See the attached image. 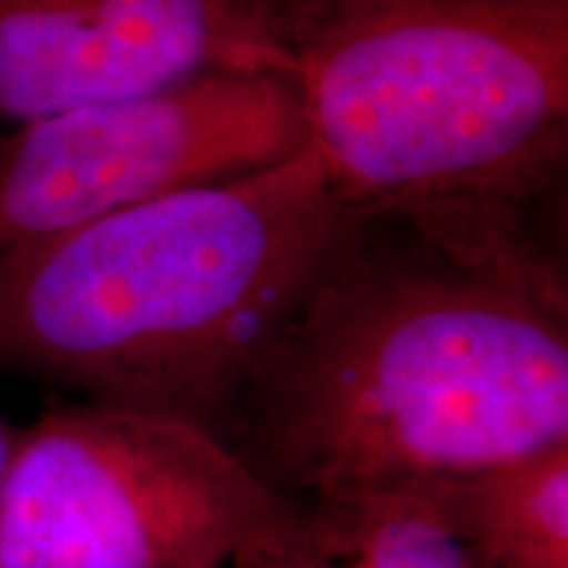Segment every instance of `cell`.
Instances as JSON below:
<instances>
[{
	"instance_id": "7",
	"label": "cell",
	"mask_w": 568,
	"mask_h": 568,
	"mask_svg": "<svg viewBox=\"0 0 568 568\" xmlns=\"http://www.w3.org/2000/svg\"><path fill=\"white\" fill-rule=\"evenodd\" d=\"M230 568H493L414 489L284 500Z\"/></svg>"
},
{
	"instance_id": "2",
	"label": "cell",
	"mask_w": 568,
	"mask_h": 568,
	"mask_svg": "<svg viewBox=\"0 0 568 568\" xmlns=\"http://www.w3.org/2000/svg\"><path fill=\"white\" fill-rule=\"evenodd\" d=\"M353 222L305 148L0 251V372L226 445L247 387Z\"/></svg>"
},
{
	"instance_id": "9",
	"label": "cell",
	"mask_w": 568,
	"mask_h": 568,
	"mask_svg": "<svg viewBox=\"0 0 568 568\" xmlns=\"http://www.w3.org/2000/svg\"><path fill=\"white\" fill-rule=\"evenodd\" d=\"M19 435L21 429L11 426L3 416H0V485H3L6 474H9L13 453H17V445H19Z\"/></svg>"
},
{
	"instance_id": "4",
	"label": "cell",
	"mask_w": 568,
	"mask_h": 568,
	"mask_svg": "<svg viewBox=\"0 0 568 568\" xmlns=\"http://www.w3.org/2000/svg\"><path fill=\"white\" fill-rule=\"evenodd\" d=\"M284 500L197 426L67 403L21 429L0 568H230Z\"/></svg>"
},
{
	"instance_id": "5",
	"label": "cell",
	"mask_w": 568,
	"mask_h": 568,
	"mask_svg": "<svg viewBox=\"0 0 568 568\" xmlns=\"http://www.w3.org/2000/svg\"><path fill=\"white\" fill-rule=\"evenodd\" d=\"M305 148L301 95L276 71H216L53 113L0 134V251Z\"/></svg>"
},
{
	"instance_id": "8",
	"label": "cell",
	"mask_w": 568,
	"mask_h": 568,
	"mask_svg": "<svg viewBox=\"0 0 568 568\" xmlns=\"http://www.w3.org/2000/svg\"><path fill=\"white\" fill-rule=\"evenodd\" d=\"M493 568H568V445L416 487Z\"/></svg>"
},
{
	"instance_id": "3",
	"label": "cell",
	"mask_w": 568,
	"mask_h": 568,
	"mask_svg": "<svg viewBox=\"0 0 568 568\" xmlns=\"http://www.w3.org/2000/svg\"><path fill=\"white\" fill-rule=\"evenodd\" d=\"M355 213L566 209L568 0H268Z\"/></svg>"
},
{
	"instance_id": "6",
	"label": "cell",
	"mask_w": 568,
	"mask_h": 568,
	"mask_svg": "<svg viewBox=\"0 0 568 568\" xmlns=\"http://www.w3.org/2000/svg\"><path fill=\"white\" fill-rule=\"evenodd\" d=\"M216 71L290 77L268 0H0V134Z\"/></svg>"
},
{
	"instance_id": "1",
	"label": "cell",
	"mask_w": 568,
	"mask_h": 568,
	"mask_svg": "<svg viewBox=\"0 0 568 568\" xmlns=\"http://www.w3.org/2000/svg\"><path fill=\"white\" fill-rule=\"evenodd\" d=\"M226 445L282 500L416 489L568 445L564 211L355 213Z\"/></svg>"
}]
</instances>
